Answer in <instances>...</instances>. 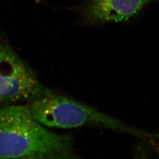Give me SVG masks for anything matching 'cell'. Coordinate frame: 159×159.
Listing matches in <instances>:
<instances>
[{"instance_id":"cell-1","label":"cell","mask_w":159,"mask_h":159,"mask_svg":"<svg viewBox=\"0 0 159 159\" xmlns=\"http://www.w3.org/2000/svg\"><path fill=\"white\" fill-rule=\"evenodd\" d=\"M0 158L84 159L72 137L48 129L24 105L0 107Z\"/></svg>"},{"instance_id":"cell-2","label":"cell","mask_w":159,"mask_h":159,"mask_svg":"<svg viewBox=\"0 0 159 159\" xmlns=\"http://www.w3.org/2000/svg\"><path fill=\"white\" fill-rule=\"evenodd\" d=\"M33 117L48 128L97 127L119 131L153 142L150 134L127 125L96 108L50 90L45 96L25 104Z\"/></svg>"},{"instance_id":"cell-3","label":"cell","mask_w":159,"mask_h":159,"mask_svg":"<svg viewBox=\"0 0 159 159\" xmlns=\"http://www.w3.org/2000/svg\"><path fill=\"white\" fill-rule=\"evenodd\" d=\"M50 90L0 33V102L27 104Z\"/></svg>"},{"instance_id":"cell-4","label":"cell","mask_w":159,"mask_h":159,"mask_svg":"<svg viewBox=\"0 0 159 159\" xmlns=\"http://www.w3.org/2000/svg\"><path fill=\"white\" fill-rule=\"evenodd\" d=\"M159 0H88L80 9L84 21L91 23L125 22Z\"/></svg>"},{"instance_id":"cell-5","label":"cell","mask_w":159,"mask_h":159,"mask_svg":"<svg viewBox=\"0 0 159 159\" xmlns=\"http://www.w3.org/2000/svg\"><path fill=\"white\" fill-rule=\"evenodd\" d=\"M0 159H1V158H0Z\"/></svg>"}]
</instances>
